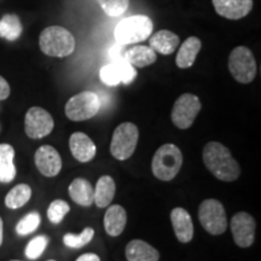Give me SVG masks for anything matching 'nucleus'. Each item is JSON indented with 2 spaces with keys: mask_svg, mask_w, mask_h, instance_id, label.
<instances>
[{
  "mask_svg": "<svg viewBox=\"0 0 261 261\" xmlns=\"http://www.w3.org/2000/svg\"><path fill=\"white\" fill-rule=\"evenodd\" d=\"M203 162L215 178L223 181H234L241 174V168L230 150L218 142H211L203 149Z\"/></svg>",
  "mask_w": 261,
  "mask_h": 261,
  "instance_id": "1",
  "label": "nucleus"
},
{
  "mask_svg": "<svg viewBox=\"0 0 261 261\" xmlns=\"http://www.w3.org/2000/svg\"><path fill=\"white\" fill-rule=\"evenodd\" d=\"M39 46L45 55L50 57H67L75 50V38L68 29L60 25H52L41 32Z\"/></svg>",
  "mask_w": 261,
  "mask_h": 261,
  "instance_id": "2",
  "label": "nucleus"
},
{
  "mask_svg": "<svg viewBox=\"0 0 261 261\" xmlns=\"http://www.w3.org/2000/svg\"><path fill=\"white\" fill-rule=\"evenodd\" d=\"M182 165L180 149L174 144H165L156 150L151 169L160 180L169 181L177 177Z\"/></svg>",
  "mask_w": 261,
  "mask_h": 261,
  "instance_id": "3",
  "label": "nucleus"
},
{
  "mask_svg": "<svg viewBox=\"0 0 261 261\" xmlns=\"http://www.w3.org/2000/svg\"><path fill=\"white\" fill-rule=\"evenodd\" d=\"M152 28H154V24L148 16L136 15L119 22L114 35L119 44H137V42L149 39L152 33Z\"/></svg>",
  "mask_w": 261,
  "mask_h": 261,
  "instance_id": "4",
  "label": "nucleus"
},
{
  "mask_svg": "<svg viewBox=\"0 0 261 261\" xmlns=\"http://www.w3.org/2000/svg\"><path fill=\"white\" fill-rule=\"evenodd\" d=\"M139 130L135 123L123 122L114 130L110 152L116 160L125 161L133 155L138 144Z\"/></svg>",
  "mask_w": 261,
  "mask_h": 261,
  "instance_id": "5",
  "label": "nucleus"
},
{
  "mask_svg": "<svg viewBox=\"0 0 261 261\" xmlns=\"http://www.w3.org/2000/svg\"><path fill=\"white\" fill-rule=\"evenodd\" d=\"M100 110V98L92 91L75 94L65 104V115L71 121L92 119Z\"/></svg>",
  "mask_w": 261,
  "mask_h": 261,
  "instance_id": "6",
  "label": "nucleus"
},
{
  "mask_svg": "<svg viewBox=\"0 0 261 261\" xmlns=\"http://www.w3.org/2000/svg\"><path fill=\"white\" fill-rule=\"evenodd\" d=\"M228 69L238 83H252L256 76V61L253 52L246 46L234 47L228 57Z\"/></svg>",
  "mask_w": 261,
  "mask_h": 261,
  "instance_id": "7",
  "label": "nucleus"
},
{
  "mask_svg": "<svg viewBox=\"0 0 261 261\" xmlns=\"http://www.w3.org/2000/svg\"><path fill=\"white\" fill-rule=\"evenodd\" d=\"M198 219L204 230L213 236L224 233L227 228V218L224 205L214 198H208L200 204Z\"/></svg>",
  "mask_w": 261,
  "mask_h": 261,
  "instance_id": "8",
  "label": "nucleus"
},
{
  "mask_svg": "<svg viewBox=\"0 0 261 261\" xmlns=\"http://www.w3.org/2000/svg\"><path fill=\"white\" fill-rule=\"evenodd\" d=\"M200 112L201 102L198 97L191 93H184L175 100L171 119L178 128L187 129L192 126Z\"/></svg>",
  "mask_w": 261,
  "mask_h": 261,
  "instance_id": "9",
  "label": "nucleus"
},
{
  "mask_svg": "<svg viewBox=\"0 0 261 261\" xmlns=\"http://www.w3.org/2000/svg\"><path fill=\"white\" fill-rule=\"evenodd\" d=\"M55 127L54 117L40 107H32L25 114L24 130L32 139H40L50 135Z\"/></svg>",
  "mask_w": 261,
  "mask_h": 261,
  "instance_id": "10",
  "label": "nucleus"
},
{
  "mask_svg": "<svg viewBox=\"0 0 261 261\" xmlns=\"http://www.w3.org/2000/svg\"><path fill=\"white\" fill-rule=\"evenodd\" d=\"M231 231L234 243L241 248H248L255 240L256 224L254 218L247 212H240L231 219Z\"/></svg>",
  "mask_w": 261,
  "mask_h": 261,
  "instance_id": "11",
  "label": "nucleus"
},
{
  "mask_svg": "<svg viewBox=\"0 0 261 261\" xmlns=\"http://www.w3.org/2000/svg\"><path fill=\"white\" fill-rule=\"evenodd\" d=\"M35 165L39 172L45 177H56L62 169V159L54 146L42 145L34 156Z\"/></svg>",
  "mask_w": 261,
  "mask_h": 261,
  "instance_id": "12",
  "label": "nucleus"
},
{
  "mask_svg": "<svg viewBox=\"0 0 261 261\" xmlns=\"http://www.w3.org/2000/svg\"><path fill=\"white\" fill-rule=\"evenodd\" d=\"M218 15L227 19H241L253 9V0H212Z\"/></svg>",
  "mask_w": 261,
  "mask_h": 261,
  "instance_id": "13",
  "label": "nucleus"
},
{
  "mask_svg": "<svg viewBox=\"0 0 261 261\" xmlns=\"http://www.w3.org/2000/svg\"><path fill=\"white\" fill-rule=\"evenodd\" d=\"M171 221L179 242L189 243L194 237V224L191 215L184 208L177 207L171 212Z\"/></svg>",
  "mask_w": 261,
  "mask_h": 261,
  "instance_id": "14",
  "label": "nucleus"
},
{
  "mask_svg": "<svg viewBox=\"0 0 261 261\" xmlns=\"http://www.w3.org/2000/svg\"><path fill=\"white\" fill-rule=\"evenodd\" d=\"M71 154L77 161L89 162L96 156V145L89 136L83 132H75L69 138Z\"/></svg>",
  "mask_w": 261,
  "mask_h": 261,
  "instance_id": "15",
  "label": "nucleus"
},
{
  "mask_svg": "<svg viewBox=\"0 0 261 261\" xmlns=\"http://www.w3.org/2000/svg\"><path fill=\"white\" fill-rule=\"evenodd\" d=\"M127 224V213L120 204H113L108 208L104 215V228L112 237L121 234Z\"/></svg>",
  "mask_w": 261,
  "mask_h": 261,
  "instance_id": "16",
  "label": "nucleus"
},
{
  "mask_svg": "<svg viewBox=\"0 0 261 261\" xmlns=\"http://www.w3.org/2000/svg\"><path fill=\"white\" fill-rule=\"evenodd\" d=\"M126 257L128 261H159L160 253L145 241L133 240L126 247Z\"/></svg>",
  "mask_w": 261,
  "mask_h": 261,
  "instance_id": "17",
  "label": "nucleus"
},
{
  "mask_svg": "<svg viewBox=\"0 0 261 261\" xmlns=\"http://www.w3.org/2000/svg\"><path fill=\"white\" fill-rule=\"evenodd\" d=\"M150 46L155 52L161 55H171L177 50L180 39L171 31H159L154 35H150Z\"/></svg>",
  "mask_w": 261,
  "mask_h": 261,
  "instance_id": "18",
  "label": "nucleus"
},
{
  "mask_svg": "<svg viewBox=\"0 0 261 261\" xmlns=\"http://www.w3.org/2000/svg\"><path fill=\"white\" fill-rule=\"evenodd\" d=\"M202 42L198 38L190 37L181 44L179 47V51L175 58V64L181 69H187V68L192 67L195 63L196 57H197L198 52L201 50Z\"/></svg>",
  "mask_w": 261,
  "mask_h": 261,
  "instance_id": "19",
  "label": "nucleus"
},
{
  "mask_svg": "<svg viewBox=\"0 0 261 261\" xmlns=\"http://www.w3.org/2000/svg\"><path fill=\"white\" fill-rule=\"evenodd\" d=\"M115 181L109 175H103L98 179L96 188L93 189V202L98 208H106L112 203L115 196Z\"/></svg>",
  "mask_w": 261,
  "mask_h": 261,
  "instance_id": "20",
  "label": "nucleus"
},
{
  "mask_svg": "<svg viewBox=\"0 0 261 261\" xmlns=\"http://www.w3.org/2000/svg\"><path fill=\"white\" fill-rule=\"evenodd\" d=\"M69 196L75 203L89 207L93 203V188L89 180L76 178L69 185Z\"/></svg>",
  "mask_w": 261,
  "mask_h": 261,
  "instance_id": "21",
  "label": "nucleus"
},
{
  "mask_svg": "<svg viewBox=\"0 0 261 261\" xmlns=\"http://www.w3.org/2000/svg\"><path fill=\"white\" fill-rule=\"evenodd\" d=\"M15 149L10 144H0V182H11L16 177Z\"/></svg>",
  "mask_w": 261,
  "mask_h": 261,
  "instance_id": "22",
  "label": "nucleus"
},
{
  "mask_svg": "<svg viewBox=\"0 0 261 261\" xmlns=\"http://www.w3.org/2000/svg\"><path fill=\"white\" fill-rule=\"evenodd\" d=\"M126 61L137 68H144L156 62V52L148 46H135L125 52Z\"/></svg>",
  "mask_w": 261,
  "mask_h": 261,
  "instance_id": "23",
  "label": "nucleus"
},
{
  "mask_svg": "<svg viewBox=\"0 0 261 261\" xmlns=\"http://www.w3.org/2000/svg\"><path fill=\"white\" fill-rule=\"evenodd\" d=\"M23 25L17 15L8 14L0 18V38L15 41L22 35Z\"/></svg>",
  "mask_w": 261,
  "mask_h": 261,
  "instance_id": "24",
  "label": "nucleus"
},
{
  "mask_svg": "<svg viewBox=\"0 0 261 261\" xmlns=\"http://www.w3.org/2000/svg\"><path fill=\"white\" fill-rule=\"evenodd\" d=\"M32 197V189L27 184H18L8 192L5 197V205L10 210L23 207Z\"/></svg>",
  "mask_w": 261,
  "mask_h": 261,
  "instance_id": "25",
  "label": "nucleus"
},
{
  "mask_svg": "<svg viewBox=\"0 0 261 261\" xmlns=\"http://www.w3.org/2000/svg\"><path fill=\"white\" fill-rule=\"evenodd\" d=\"M94 236V230L92 227H85L84 231L79 234L67 233L63 237V242L67 247L79 249L89 244Z\"/></svg>",
  "mask_w": 261,
  "mask_h": 261,
  "instance_id": "26",
  "label": "nucleus"
},
{
  "mask_svg": "<svg viewBox=\"0 0 261 261\" xmlns=\"http://www.w3.org/2000/svg\"><path fill=\"white\" fill-rule=\"evenodd\" d=\"M40 215L37 212H32L25 215L24 218H22L21 220L18 221V224L16 225V232L19 236H27V234L34 232L35 230L40 225Z\"/></svg>",
  "mask_w": 261,
  "mask_h": 261,
  "instance_id": "27",
  "label": "nucleus"
},
{
  "mask_svg": "<svg viewBox=\"0 0 261 261\" xmlns=\"http://www.w3.org/2000/svg\"><path fill=\"white\" fill-rule=\"evenodd\" d=\"M70 205L63 200L52 201L47 210V218L52 224L57 225L62 223L64 217L69 213Z\"/></svg>",
  "mask_w": 261,
  "mask_h": 261,
  "instance_id": "28",
  "label": "nucleus"
},
{
  "mask_svg": "<svg viewBox=\"0 0 261 261\" xmlns=\"http://www.w3.org/2000/svg\"><path fill=\"white\" fill-rule=\"evenodd\" d=\"M47 244H48L47 236L40 234V236L34 237L31 242L27 244V247H25V250H24L25 256L31 260H37L38 257H40L41 254L45 252Z\"/></svg>",
  "mask_w": 261,
  "mask_h": 261,
  "instance_id": "29",
  "label": "nucleus"
},
{
  "mask_svg": "<svg viewBox=\"0 0 261 261\" xmlns=\"http://www.w3.org/2000/svg\"><path fill=\"white\" fill-rule=\"evenodd\" d=\"M97 2L103 11L112 17L121 16L129 5V0H97Z\"/></svg>",
  "mask_w": 261,
  "mask_h": 261,
  "instance_id": "30",
  "label": "nucleus"
},
{
  "mask_svg": "<svg viewBox=\"0 0 261 261\" xmlns=\"http://www.w3.org/2000/svg\"><path fill=\"white\" fill-rule=\"evenodd\" d=\"M113 63L116 65L117 70H119L120 76H121V83L128 85L136 79L137 71L132 64L126 61L125 57L119 58V60L113 61Z\"/></svg>",
  "mask_w": 261,
  "mask_h": 261,
  "instance_id": "31",
  "label": "nucleus"
},
{
  "mask_svg": "<svg viewBox=\"0 0 261 261\" xmlns=\"http://www.w3.org/2000/svg\"><path fill=\"white\" fill-rule=\"evenodd\" d=\"M100 80L108 86H116L121 83V76H120L116 65L114 63L104 65L100 69Z\"/></svg>",
  "mask_w": 261,
  "mask_h": 261,
  "instance_id": "32",
  "label": "nucleus"
},
{
  "mask_svg": "<svg viewBox=\"0 0 261 261\" xmlns=\"http://www.w3.org/2000/svg\"><path fill=\"white\" fill-rule=\"evenodd\" d=\"M123 46H125V45L119 44V42H117L116 45H114L112 50H110V56H112L113 61L125 57V52L126 51L123 50Z\"/></svg>",
  "mask_w": 261,
  "mask_h": 261,
  "instance_id": "33",
  "label": "nucleus"
},
{
  "mask_svg": "<svg viewBox=\"0 0 261 261\" xmlns=\"http://www.w3.org/2000/svg\"><path fill=\"white\" fill-rule=\"evenodd\" d=\"M10 96V85L4 77L0 76V100H4Z\"/></svg>",
  "mask_w": 261,
  "mask_h": 261,
  "instance_id": "34",
  "label": "nucleus"
},
{
  "mask_svg": "<svg viewBox=\"0 0 261 261\" xmlns=\"http://www.w3.org/2000/svg\"><path fill=\"white\" fill-rule=\"evenodd\" d=\"M75 261H100V257L98 256L97 254L86 253V254H83V255H80Z\"/></svg>",
  "mask_w": 261,
  "mask_h": 261,
  "instance_id": "35",
  "label": "nucleus"
},
{
  "mask_svg": "<svg viewBox=\"0 0 261 261\" xmlns=\"http://www.w3.org/2000/svg\"><path fill=\"white\" fill-rule=\"evenodd\" d=\"M3 240H4V224H3V219L0 218V246L3 244Z\"/></svg>",
  "mask_w": 261,
  "mask_h": 261,
  "instance_id": "36",
  "label": "nucleus"
},
{
  "mask_svg": "<svg viewBox=\"0 0 261 261\" xmlns=\"http://www.w3.org/2000/svg\"><path fill=\"white\" fill-rule=\"evenodd\" d=\"M47 261H56V260H47Z\"/></svg>",
  "mask_w": 261,
  "mask_h": 261,
  "instance_id": "37",
  "label": "nucleus"
},
{
  "mask_svg": "<svg viewBox=\"0 0 261 261\" xmlns=\"http://www.w3.org/2000/svg\"><path fill=\"white\" fill-rule=\"evenodd\" d=\"M11 261H19V260H11Z\"/></svg>",
  "mask_w": 261,
  "mask_h": 261,
  "instance_id": "38",
  "label": "nucleus"
}]
</instances>
